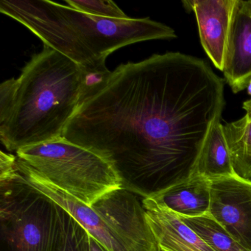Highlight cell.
I'll return each instance as SVG.
<instances>
[{"mask_svg":"<svg viewBox=\"0 0 251 251\" xmlns=\"http://www.w3.org/2000/svg\"><path fill=\"white\" fill-rule=\"evenodd\" d=\"M224 105V81L205 61L155 54L115 69L63 137L108 161L125 189L152 198L194 174Z\"/></svg>","mask_w":251,"mask_h":251,"instance_id":"cell-1","label":"cell"},{"mask_svg":"<svg viewBox=\"0 0 251 251\" xmlns=\"http://www.w3.org/2000/svg\"><path fill=\"white\" fill-rule=\"evenodd\" d=\"M80 66L45 45L23 68L15 105L0 127V140L10 152L63 137L79 107Z\"/></svg>","mask_w":251,"mask_h":251,"instance_id":"cell-2","label":"cell"},{"mask_svg":"<svg viewBox=\"0 0 251 251\" xmlns=\"http://www.w3.org/2000/svg\"><path fill=\"white\" fill-rule=\"evenodd\" d=\"M65 210L32 186L17 157L0 154V251H62Z\"/></svg>","mask_w":251,"mask_h":251,"instance_id":"cell-3","label":"cell"},{"mask_svg":"<svg viewBox=\"0 0 251 251\" xmlns=\"http://www.w3.org/2000/svg\"><path fill=\"white\" fill-rule=\"evenodd\" d=\"M17 167L32 186L53 200L108 251H158L146 211L135 194L120 188L89 206L50 183L19 158Z\"/></svg>","mask_w":251,"mask_h":251,"instance_id":"cell-4","label":"cell"},{"mask_svg":"<svg viewBox=\"0 0 251 251\" xmlns=\"http://www.w3.org/2000/svg\"><path fill=\"white\" fill-rule=\"evenodd\" d=\"M16 153L50 183L89 206L105 194L123 188L120 176L108 161L64 137Z\"/></svg>","mask_w":251,"mask_h":251,"instance_id":"cell-5","label":"cell"},{"mask_svg":"<svg viewBox=\"0 0 251 251\" xmlns=\"http://www.w3.org/2000/svg\"><path fill=\"white\" fill-rule=\"evenodd\" d=\"M50 3L83 53L97 64L106 61L108 55L127 45L176 37L173 28L149 18H103Z\"/></svg>","mask_w":251,"mask_h":251,"instance_id":"cell-6","label":"cell"},{"mask_svg":"<svg viewBox=\"0 0 251 251\" xmlns=\"http://www.w3.org/2000/svg\"><path fill=\"white\" fill-rule=\"evenodd\" d=\"M210 181L209 215L251 251V180L234 175Z\"/></svg>","mask_w":251,"mask_h":251,"instance_id":"cell-7","label":"cell"},{"mask_svg":"<svg viewBox=\"0 0 251 251\" xmlns=\"http://www.w3.org/2000/svg\"><path fill=\"white\" fill-rule=\"evenodd\" d=\"M236 0L183 1L186 8L196 16L200 38L204 50L220 71L225 58Z\"/></svg>","mask_w":251,"mask_h":251,"instance_id":"cell-8","label":"cell"},{"mask_svg":"<svg viewBox=\"0 0 251 251\" xmlns=\"http://www.w3.org/2000/svg\"><path fill=\"white\" fill-rule=\"evenodd\" d=\"M223 72L233 93L251 80V1L236 0Z\"/></svg>","mask_w":251,"mask_h":251,"instance_id":"cell-9","label":"cell"},{"mask_svg":"<svg viewBox=\"0 0 251 251\" xmlns=\"http://www.w3.org/2000/svg\"><path fill=\"white\" fill-rule=\"evenodd\" d=\"M210 186L209 179L200 175H192L184 181L150 198L159 206L180 217H202L209 214Z\"/></svg>","mask_w":251,"mask_h":251,"instance_id":"cell-10","label":"cell"},{"mask_svg":"<svg viewBox=\"0 0 251 251\" xmlns=\"http://www.w3.org/2000/svg\"><path fill=\"white\" fill-rule=\"evenodd\" d=\"M219 178L236 175L220 120L216 122L200 155L193 175Z\"/></svg>","mask_w":251,"mask_h":251,"instance_id":"cell-11","label":"cell"},{"mask_svg":"<svg viewBox=\"0 0 251 251\" xmlns=\"http://www.w3.org/2000/svg\"><path fill=\"white\" fill-rule=\"evenodd\" d=\"M223 132L235 173L251 180V117L223 126Z\"/></svg>","mask_w":251,"mask_h":251,"instance_id":"cell-12","label":"cell"},{"mask_svg":"<svg viewBox=\"0 0 251 251\" xmlns=\"http://www.w3.org/2000/svg\"><path fill=\"white\" fill-rule=\"evenodd\" d=\"M180 217L214 251H250L235 240L209 214Z\"/></svg>","mask_w":251,"mask_h":251,"instance_id":"cell-13","label":"cell"},{"mask_svg":"<svg viewBox=\"0 0 251 251\" xmlns=\"http://www.w3.org/2000/svg\"><path fill=\"white\" fill-rule=\"evenodd\" d=\"M79 106L100 92L108 84L113 71L102 64L93 67H80Z\"/></svg>","mask_w":251,"mask_h":251,"instance_id":"cell-14","label":"cell"},{"mask_svg":"<svg viewBox=\"0 0 251 251\" xmlns=\"http://www.w3.org/2000/svg\"><path fill=\"white\" fill-rule=\"evenodd\" d=\"M65 2L73 9L95 17L121 20L129 18L111 0H66Z\"/></svg>","mask_w":251,"mask_h":251,"instance_id":"cell-15","label":"cell"},{"mask_svg":"<svg viewBox=\"0 0 251 251\" xmlns=\"http://www.w3.org/2000/svg\"><path fill=\"white\" fill-rule=\"evenodd\" d=\"M66 237L62 251H89V233L65 211Z\"/></svg>","mask_w":251,"mask_h":251,"instance_id":"cell-16","label":"cell"},{"mask_svg":"<svg viewBox=\"0 0 251 251\" xmlns=\"http://www.w3.org/2000/svg\"><path fill=\"white\" fill-rule=\"evenodd\" d=\"M18 79H10L0 86V127L9 120L15 105Z\"/></svg>","mask_w":251,"mask_h":251,"instance_id":"cell-17","label":"cell"},{"mask_svg":"<svg viewBox=\"0 0 251 251\" xmlns=\"http://www.w3.org/2000/svg\"><path fill=\"white\" fill-rule=\"evenodd\" d=\"M89 251H108L103 245H101L98 240L89 234Z\"/></svg>","mask_w":251,"mask_h":251,"instance_id":"cell-18","label":"cell"},{"mask_svg":"<svg viewBox=\"0 0 251 251\" xmlns=\"http://www.w3.org/2000/svg\"><path fill=\"white\" fill-rule=\"evenodd\" d=\"M243 108L246 111L247 114L251 117V99L244 102Z\"/></svg>","mask_w":251,"mask_h":251,"instance_id":"cell-19","label":"cell"},{"mask_svg":"<svg viewBox=\"0 0 251 251\" xmlns=\"http://www.w3.org/2000/svg\"><path fill=\"white\" fill-rule=\"evenodd\" d=\"M247 89H248V92L249 95H251V80L250 81L249 84H248V87H247Z\"/></svg>","mask_w":251,"mask_h":251,"instance_id":"cell-20","label":"cell"},{"mask_svg":"<svg viewBox=\"0 0 251 251\" xmlns=\"http://www.w3.org/2000/svg\"><path fill=\"white\" fill-rule=\"evenodd\" d=\"M164 251V250L160 249V248H158V251Z\"/></svg>","mask_w":251,"mask_h":251,"instance_id":"cell-21","label":"cell"}]
</instances>
